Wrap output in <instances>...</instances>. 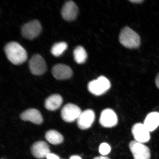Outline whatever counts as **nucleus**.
Instances as JSON below:
<instances>
[{"label": "nucleus", "mask_w": 159, "mask_h": 159, "mask_svg": "<svg viewBox=\"0 0 159 159\" xmlns=\"http://www.w3.org/2000/svg\"><path fill=\"white\" fill-rule=\"evenodd\" d=\"M155 83H156V86L159 89V73L157 75L155 79Z\"/></svg>", "instance_id": "4be33fe9"}, {"label": "nucleus", "mask_w": 159, "mask_h": 159, "mask_svg": "<svg viewBox=\"0 0 159 159\" xmlns=\"http://www.w3.org/2000/svg\"><path fill=\"white\" fill-rule=\"evenodd\" d=\"M70 159H82L80 157L77 156V155H74L70 157Z\"/></svg>", "instance_id": "b1692460"}, {"label": "nucleus", "mask_w": 159, "mask_h": 159, "mask_svg": "<svg viewBox=\"0 0 159 159\" xmlns=\"http://www.w3.org/2000/svg\"><path fill=\"white\" fill-rule=\"evenodd\" d=\"M129 146L134 159H150V151L148 147L136 141H131Z\"/></svg>", "instance_id": "39448f33"}, {"label": "nucleus", "mask_w": 159, "mask_h": 159, "mask_svg": "<svg viewBox=\"0 0 159 159\" xmlns=\"http://www.w3.org/2000/svg\"><path fill=\"white\" fill-rule=\"evenodd\" d=\"M143 124L150 132L156 130L159 126V113L153 112L149 113L145 118Z\"/></svg>", "instance_id": "2eb2a0df"}, {"label": "nucleus", "mask_w": 159, "mask_h": 159, "mask_svg": "<svg viewBox=\"0 0 159 159\" xmlns=\"http://www.w3.org/2000/svg\"><path fill=\"white\" fill-rule=\"evenodd\" d=\"M93 159H110L108 157L104 156H101L99 157H95Z\"/></svg>", "instance_id": "5701e85b"}, {"label": "nucleus", "mask_w": 159, "mask_h": 159, "mask_svg": "<svg viewBox=\"0 0 159 159\" xmlns=\"http://www.w3.org/2000/svg\"><path fill=\"white\" fill-rule=\"evenodd\" d=\"M132 132L133 136L136 142L144 143L150 140V132L143 124L137 123L133 126Z\"/></svg>", "instance_id": "6e6552de"}, {"label": "nucleus", "mask_w": 159, "mask_h": 159, "mask_svg": "<svg viewBox=\"0 0 159 159\" xmlns=\"http://www.w3.org/2000/svg\"><path fill=\"white\" fill-rule=\"evenodd\" d=\"M4 51L8 59L15 65L22 64L27 59V52L16 42H11L6 45Z\"/></svg>", "instance_id": "f257e3e1"}, {"label": "nucleus", "mask_w": 159, "mask_h": 159, "mask_svg": "<svg viewBox=\"0 0 159 159\" xmlns=\"http://www.w3.org/2000/svg\"><path fill=\"white\" fill-rule=\"evenodd\" d=\"M111 86V83L108 79L104 76H101L98 79L90 81L88 84V89L91 94L99 96L107 92Z\"/></svg>", "instance_id": "7ed1b4c3"}, {"label": "nucleus", "mask_w": 159, "mask_h": 159, "mask_svg": "<svg viewBox=\"0 0 159 159\" xmlns=\"http://www.w3.org/2000/svg\"><path fill=\"white\" fill-rule=\"evenodd\" d=\"M131 2L135 3H140L143 1V0H134V1H130Z\"/></svg>", "instance_id": "393cba45"}, {"label": "nucleus", "mask_w": 159, "mask_h": 159, "mask_svg": "<svg viewBox=\"0 0 159 159\" xmlns=\"http://www.w3.org/2000/svg\"><path fill=\"white\" fill-rule=\"evenodd\" d=\"M45 138L49 143L54 145L61 144L64 139L62 135L55 130L48 131L46 133Z\"/></svg>", "instance_id": "f3484780"}, {"label": "nucleus", "mask_w": 159, "mask_h": 159, "mask_svg": "<svg viewBox=\"0 0 159 159\" xmlns=\"http://www.w3.org/2000/svg\"><path fill=\"white\" fill-rule=\"evenodd\" d=\"M22 120L29 121L35 124L39 125L43 121L42 116L38 110L35 109H27L23 112L20 115Z\"/></svg>", "instance_id": "4468645a"}, {"label": "nucleus", "mask_w": 159, "mask_h": 159, "mask_svg": "<svg viewBox=\"0 0 159 159\" xmlns=\"http://www.w3.org/2000/svg\"><path fill=\"white\" fill-rule=\"evenodd\" d=\"M47 159H60L58 156L56 155L50 153L47 157Z\"/></svg>", "instance_id": "412c9836"}, {"label": "nucleus", "mask_w": 159, "mask_h": 159, "mask_svg": "<svg viewBox=\"0 0 159 159\" xmlns=\"http://www.w3.org/2000/svg\"><path fill=\"white\" fill-rule=\"evenodd\" d=\"M67 48V45L64 42L56 43L52 47L51 52L55 57H59Z\"/></svg>", "instance_id": "6ab92c4d"}, {"label": "nucleus", "mask_w": 159, "mask_h": 159, "mask_svg": "<svg viewBox=\"0 0 159 159\" xmlns=\"http://www.w3.org/2000/svg\"><path fill=\"white\" fill-rule=\"evenodd\" d=\"M78 13V8L74 2L68 1L65 3L61 9V16L65 20L71 21L76 19Z\"/></svg>", "instance_id": "9b49d317"}, {"label": "nucleus", "mask_w": 159, "mask_h": 159, "mask_svg": "<svg viewBox=\"0 0 159 159\" xmlns=\"http://www.w3.org/2000/svg\"><path fill=\"white\" fill-rule=\"evenodd\" d=\"M31 150L34 156L39 159L47 157L50 153L48 145L43 141H39L35 143L32 146Z\"/></svg>", "instance_id": "ddd939ff"}, {"label": "nucleus", "mask_w": 159, "mask_h": 159, "mask_svg": "<svg viewBox=\"0 0 159 159\" xmlns=\"http://www.w3.org/2000/svg\"><path fill=\"white\" fill-rule=\"evenodd\" d=\"M95 119V113L91 109H87L81 112L77 119V124L80 129L85 130L90 128Z\"/></svg>", "instance_id": "9d476101"}, {"label": "nucleus", "mask_w": 159, "mask_h": 159, "mask_svg": "<svg viewBox=\"0 0 159 159\" xmlns=\"http://www.w3.org/2000/svg\"><path fill=\"white\" fill-rule=\"evenodd\" d=\"M73 55L75 61L79 64L84 63L87 59L86 51L81 46H78L75 48L73 51Z\"/></svg>", "instance_id": "a211bd4d"}, {"label": "nucleus", "mask_w": 159, "mask_h": 159, "mask_svg": "<svg viewBox=\"0 0 159 159\" xmlns=\"http://www.w3.org/2000/svg\"><path fill=\"white\" fill-rule=\"evenodd\" d=\"M52 72L55 78L59 80H64L70 78L73 73L70 67L63 64L55 65L53 67Z\"/></svg>", "instance_id": "f8f14e48"}, {"label": "nucleus", "mask_w": 159, "mask_h": 159, "mask_svg": "<svg viewBox=\"0 0 159 159\" xmlns=\"http://www.w3.org/2000/svg\"><path fill=\"white\" fill-rule=\"evenodd\" d=\"M111 151V147L107 143H102L99 146V152L103 156H106V155L109 154L110 153Z\"/></svg>", "instance_id": "aec40b11"}, {"label": "nucleus", "mask_w": 159, "mask_h": 159, "mask_svg": "<svg viewBox=\"0 0 159 159\" xmlns=\"http://www.w3.org/2000/svg\"><path fill=\"white\" fill-rule=\"evenodd\" d=\"M119 41L121 44L129 49L138 48L141 43L139 35L128 27H125L120 32Z\"/></svg>", "instance_id": "f03ea898"}, {"label": "nucleus", "mask_w": 159, "mask_h": 159, "mask_svg": "<svg viewBox=\"0 0 159 159\" xmlns=\"http://www.w3.org/2000/svg\"><path fill=\"white\" fill-rule=\"evenodd\" d=\"M41 30L40 23L37 20H34L22 26L21 28V33L25 38L33 39L40 34Z\"/></svg>", "instance_id": "20e7f679"}, {"label": "nucleus", "mask_w": 159, "mask_h": 159, "mask_svg": "<svg viewBox=\"0 0 159 159\" xmlns=\"http://www.w3.org/2000/svg\"><path fill=\"white\" fill-rule=\"evenodd\" d=\"M81 112L77 105L69 103L63 107L61 111V116L65 122H72L77 120Z\"/></svg>", "instance_id": "423d86ee"}, {"label": "nucleus", "mask_w": 159, "mask_h": 159, "mask_svg": "<svg viewBox=\"0 0 159 159\" xmlns=\"http://www.w3.org/2000/svg\"><path fill=\"white\" fill-rule=\"evenodd\" d=\"M63 102L62 97L58 94L52 95L46 99L45 108L50 111L57 110L60 107Z\"/></svg>", "instance_id": "dca6fc26"}, {"label": "nucleus", "mask_w": 159, "mask_h": 159, "mask_svg": "<svg viewBox=\"0 0 159 159\" xmlns=\"http://www.w3.org/2000/svg\"><path fill=\"white\" fill-rule=\"evenodd\" d=\"M99 122L103 127L112 128L116 126L118 123V117L112 109H106L101 112Z\"/></svg>", "instance_id": "1a4fd4ad"}, {"label": "nucleus", "mask_w": 159, "mask_h": 159, "mask_svg": "<svg viewBox=\"0 0 159 159\" xmlns=\"http://www.w3.org/2000/svg\"><path fill=\"white\" fill-rule=\"evenodd\" d=\"M29 67L32 74L36 75H43L47 69L44 59L39 54L35 55L31 57L29 61Z\"/></svg>", "instance_id": "0eeeda50"}]
</instances>
